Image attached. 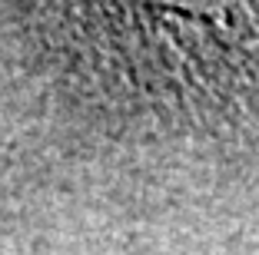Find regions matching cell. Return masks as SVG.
<instances>
[{
    "instance_id": "6da1fadb",
    "label": "cell",
    "mask_w": 259,
    "mask_h": 255,
    "mask_svg": "<svg viewBox=\"0 0 259 255\" xmlns=\"http://www.w3.org/2000/svg\"><path fill=\"white\" fill-rule=\"evenodd\" d=\"M160 4H173V7H186V10H220L233 0H160Z\"/></svg>"
}]
</instances>
